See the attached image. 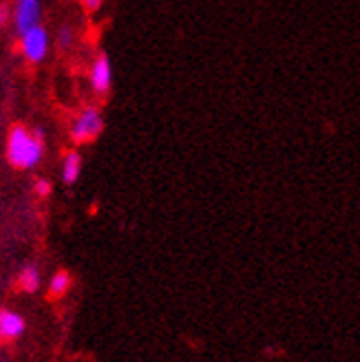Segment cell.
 <instances>
[{
    "label": "cell",
    "mask_w": 360,
    "mask_h": 362,
    "mask_svg": "<svg viewBox=\"0 0 360 362\" xmlns=\"http://www.w3.org/2000/svg\"><path fill=\"white\" fill-rule=\"evenodd\" d=\"M42 139L27 126L16 124L7 137V159L18 170H29L42 159Z\"/></svg>",
    "instance_id": "obj_1"
},
{
    "label": "cell",
    "mask_w": 360,
    "mask_h": 362,
    "mask_svg": "<svg viewBox=\"0 0 360 362\" xmlns=\"http://www.w3.org/2000/svg\"><path fill=\"white\" fill-rule=\"evenodd\" d=\"M102 129H104L102 113L98 111V108L88 106L74 119L69 135H71V139H74L76 144H86V141H93L102 133Z\"/></svg>",
    "instance_id": "obj_2"
},
{
    "label": "cell",
    "mask_w": 360,
    "mask_h": 362,
    "mask_svg": "<svg viewBox=\"0 0 360 362\" xmlns=\"http://www.w3.org/2000/svg\"><path fill=\"white\" fill-rule=\"evenodd\" d=\"M21 51L29 62L45 60L49 51V33L45 27H33L25 33H21Z\"/></svg>",
    "instance_id": "obj_3"
},
{
    "label": "cell",
    "mask_w": 360,
    "mask_h": 362,
    "mask_svg": "<svg viewBox=\"0 0 360 362\" xmlns=\"http://www.w3.org/2000/svg\"><path fill=\"white\" fill-rule=\"evenodd\" d=\"M40 13H42V5L40 0H16L13 7V23H16V31L25 33L33 27L40 25Z\"/></svg>",
    "instance_id": "obj_4"
},
{
    "label": "cell",
    "mask_w": 360,
    "mask_h": 362,
    "mask_svg": "<svg viewBox=\"0 0 360 362\" xmlns=\"http://www.w3.org/2000/svg\"><path fill=\"white\" fill-rule=\"evenodd\" d=\"M88 80H91V86L98 95L109 93L111 82H113V69H111V60L106 53H100L95 62L91 64V76H88Z\"/></svg>",
    "instance_id": "obj_5"
},
{
    "label": "cell",
    "mask_w": 360,
    "mask_h": 362,
    "mask_svg": "<svg viewBox=\"0 0 360 362\" xmlns=\"http://www.w3.org/2000/svg\"><path fill=\"white\" fill-rule=\"evenodd\" d=\"M25 334V318L11 310H0V345L13 342Z\"/></svg>",
    "instance_id": "obj_6"
},
{
    "label": "cell",
    "mask_w": 360,
    "mask_h": 362,
    "mask_svg": "<svg viewBox=\"0 0 360 362\" xmlns=\"http://www.w3.org/2000/svg\"><path fill=\"white\" fill-rule=\"evenodd\" d=\"M82 173V157L78 153H69L62 161V179L64 184H76Z\"/></svg>",
    "instance_id": "obj_7"
},
{
    "label": "cell",
    "mask_w": 360,
    "mask_h": 362,
    "mask_svg": "<svg viewBox=\"0 0 360 362\" xmlns=\"http://www.w3.org/2000/svg\"><path fill=\"white\" fill-rule=\"evenodd\" d=\"M18 287H21L23 292H27V294L35 292V289L40 287V272H38V267L27 265L21 272V276H18Z\"/></svg>",
    "instance_id": "obj_8"
},
{
    "label": "cell",
    "mask_w": 360,
    "mask_h": 362,
    "mask_svg": "<svg viewBox=\"0 0 360 362\" xmlns=\"http://www.w3.org/2000/svg\"><path fill=\"white\" fill-rule=\"evenodd\" d=\"M71 287V274L69 272H58V274H53L51 281H49V298H62Z\"/></svg>",
    "instance_id": "obj_9"
},
{
    "label": "cell",
    "mask_w": 360,
    "mask_h": 362,
    "mask_svg": "<svg viewBox=\"0 0 360 362\" xmlns=\"http://www.w3.org/2000/svg\"><path fill=\"white\" fill-rule=\"evenodd\" d=\"M33 188H35V194H38V197H47L51 192V184H49L47 179H38Z\"/></svg>",
    "instance_id": "obj_10"
},
{
    "label": "cell",
    "mask_w": 360,
    "mask_h": 362,
    "mask_svg": "<svg viewBox=\"0 0 360 362\" xmlns=\"http://www.w3.org/2000/svg\"><path fill=\"white\" fill-rule=\"evenodd\" d=\"M71 40H74V31H71L69 27H64V29L60 31V45H62V47H69Z\"/></svg>",
    "instance_id": "obj_11"
},
{
    "label": "cell",
    "mask_w": 360,
    "mask_h": 362,
    "mask_svg": "<svg viewBox=\"0 0 360 362\" xmlns=\"http://www.w3.org/2000/svg\"><path fill=\"white\" fill-rule=\"evenodd\" d=\"M100 5H102V0H82V7H84L86 11H98Z\"/></svg>",
    "instance_id": "obj_12"
}]
</instances>
